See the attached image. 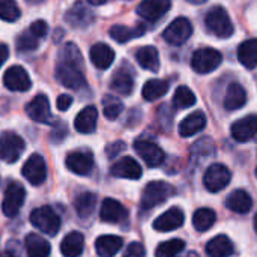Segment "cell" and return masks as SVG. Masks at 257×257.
Here are the masks:
<instances>
[{
	"label": "cell",
	"instance_id": "30",
	"mask_svg": "<svg viewBox=\"0 0 257 257\" xmlns=\"http://www.w3.org/2000/svg\"><path fill=\"white\" fill-rule=\"evenodd\" d=\"M245 102H247V93H245L244 87L238 83H230L226 90V96H224L226 110H229V111L238 110Z\"/></svg>",
	"mask_w": 257,
	"mask_h": 257
},
{
	"label": "cell",
	"instance_id": "35",
	"mask_svg": "<svg viewBox=\"0 0 257 257\" xmlns=\"http://www.w3.org/2000/svg\"><path fill=\"white\" fill-rule=\"evenodd\" d=\"M95 206H96V196L89 191L78 194L74 200V208L81 218H87L95 211Z\"/></svg>",
	"mask_w": 257,
	"mask_h": 257
},
{
	"label": "cell",
	"instance_id": "16",
	"mask_svg": "<svg viewBox=\"0 0 257 257\" xmlns=\"http://www.w3.org/2000/svg\"><path fill=\"white\" fill-rule=\"evenodd\" d=\"M95 20L93 12L84 3H75L65 15V21L74 29H84Z\"/></svg>",
	"mask_w": 257,
	"mask_h": 257
},
{
	"label": "cell",
	"instance_id": "23",
	"mask_svg": "<svg viewBox=\"0 0 257 257\" xmlns=\"http://www.w3.org/2000/svg\"><path fill=\"white\" fill-rule=\"evenodd\" d=\"M123 247V239L114 235H102L95 241V250L99 257H113Z\"/></svg>",
	"mask_w": 257,
	"mask_h": 257
},
{
	"label": "cell",
	"instance_id": "14",
	"mask_svg": "<svg viewBox=\"0 0 257 257\" xmlns=\"http://www.w3.org/2000/svg\"><path fill=\"white\" fill-rule=\"evenodd\" d=\"M3 83L6 86V89L12 90V92H26L30 89L32 81L30 77L27 74V71L23 66H11L5 75H3Z\"/></svg>",
	"mask_w": 257,
	"mask_h": 257
},
{
	"label": "cell",
	"instance_id": "34",
	"mask_svg": "<svg viewBox=\"0 0 257 257\" xmlns=\"http://www.w3.org/2000/svg\"><path fill=\"white\" fill-rule=\"evenodd\" d=\"M167 90H169V83L166 80L154 78V80L146 81V84L142 89V95L146 101L152 102V101H157L161 96H164L167 93Z\"/></svg>",
	"mask_w": 257,
	"mask_h": 257
},
{
	"label": "cell",
	"instance_id": "48",
	"mask_svg": "<svg viewBox=\"0 0 257 257\" xmlns=\"http://www.w3.org/2000/svg\"><path fill=\"white\" fill-rule=\"evenodd\" d=\"M0 257H15V256H14L12 253H8V251H6V253H2V254H0Z\"/></svg>",
	"mask_w": 257,
	"mask_h": 257
},
{
	"label": "cell",
	"instance_id": "42",
	"mask_svg": "<svg viewBox=\"0 0 257 257\" xmlns=\"http://www.w3.org/2000/svg\"><path fill=\"white\" fill-rule=\"evenodd\" d=\"M29 32H30L35 38H38V39L41 41L42 38H45V35H47V32H48V24H47L44 20L33 21V23L30 24V27H29Z\"/></svg>",
	"mask_w": 257,
	"mask_h": 257
},
{
	"label": "cell",
	"instance_id": "46",
	"mask_svg": "<svg viewBox=\"0 0 257 257\" xmlns=\"http://www.w3.org/2000/svg\"><path fill=\"white\" fill-rule=\"evenodd\" d=\"M8 56H9L8 45H6V44H0V66L5 63V60L8 59Z\"/></svg>",
	"mask_w": 257,
	"mask_h": 257
},
{
	"label": "cell",
	"instance_id": "12",
	"mask_svg": "<svg viewBox=\"0 0 257 257\" xmlns=\"http://www.w3.org/2000/svg\"><path fill=\"white\" fill-rule=\"evenodd\" d=\"M26 113L32 120H35L38 123H51L53 122V114L50 110V101L42 93L36 95L26 105Z\"/></svg>",
	"mask_w": 257,
	"mask_h": 257
},
{
	"label": "cell",
	"instance_id": "5",
	"mask_svg": "<svg viewBox=\"0 0 257 257\" xmlns=\"http://www.w3.org/2000/svg\"><path fill=\"white\" fill-rule=\"evenodd\" d=\"M221 62H223V56L218 50L205 47L194 51L191 57V68L197 74H209L215 71L221 65Z\"/></svg>",
	"mask_w": 257,
	"mask_h": 257
},
{
	"label": "cell",
	"instance_id": "25",
	"mask_svg": "<svg viewBox=\"0 0 257 257\" xmlns=\"http://www.w3.org/2000/svg\"><path fill=\"white\" fill-rule=\"evenodd\" d=\"M226 206L232 212L247 214V212H250V209L253 206V200H251V196L245 190H235L233 193H230L227 196Z\"/></svg>",
	"mask_w": 257,
	"mask_h": 257
},
{
	"label": "cell",
	"instance_id": "8",
	"mask_svg": "<svg viewBox=\"0 0 257 257\" xmlns=\"http://www.w3.org/2000/svg\"><path fill=\"white\" fill-rule=\"evenodd\" d=\"M230 178H232V175H230L229 169L226 166L217 163L206 169L205 176H203V185L208 191L218 193L229 185Z\"/></svg>",
	"mask_w": 257,
	"mask_h": 257
},
{
	"label": "cell",
	"instance_id": "13",
	"mask_svg": "<svg viewBox=\"0 0 257 257\" xmlns=\"http://www.w3.org/2000/svg\"><path fill=\"white\" fill-rule=\"evenodd\" d=\"M65 164L69 172L80 176H86L93 169V155L89 151H74L68 154Z\"/></svg>",
	"mask_w": 257,
	"mask_h": 257
},
{
	"label": "cell",
	"instance_id": "28",
	"mask_svg": "<svg viewBox=\"0 0 257 257\" xmlns=\"http://www.w3.org/2000/svg\"><path fill=\"white\" fill-rule=\"evenodd\" d=\"M136 59L139 65L148 71L157 72L160 69V54H158V50L152 45H145L139 48L136 53Z\"/></svg>",
	"mask_w": 257,
	"mask_h": 257
},
{
	"label": "cell",
	"instance_id": "44",
	"mask_svg": "<svg viewBox=\"0 0 257 257\" xmlns=\"http://www.w3.org/2000/svg\"><path fill=\"white\" fill-rule=\"evenodd\" d=\"M72 101H74V99H72V96H69V95L63 93V95H60V96L57 98L56 104H57V108H59L60 111H66V110L71 107Z\"/></svg>",
	"mask_w": 257,
	"mask_h": 257
},
{
	"label": "cell",
	"instance_id": "21",
	"mask_svg": "<svg viewBox=\"0 0 257 257\" xmlns=\"http://www.w3.org/2000/svg\"><path fill=\"white\" fill-rule=\"evenodd\" d=\"M98 120V110L95 105L84 107L75 117L74 126L80 134H92L96 128Z\"/></svg>",
	"mask_w": 257,
	"mask_h": 257
},
{
	"label": "cell",
	"instance_id": "39",
	"mask_svg": "<svg viewBox=\"0 0 257 257\" xmlns=\"http://www.w3.org/2000/svg\"><path fill=\"white\" fill-rule=\"evenodd\" d=\"M102 108H104V116L110 120H114L123 110V104L119 98L105 95L102 98Z\"/></svg>",
	"mask_w": 257,
	"mask_h": 257
},
{
	"label": "cell",
	"instance_id": "15",
	"mask_svg": "<svg viewBox=\"0 0 257 257\" xmlns=\"http://www.w3.org/2000/svg\"><path fill=\"white\" fill-rule=\"evenodd\" d=\"M232 137L236 142H248L257 136V114L241 117L230 126Z\"/></svg>",
	"mask_w": 257,
	"mask_h": 257
},
{
	"label": "cell",
	"instance_id": "24",
	"mask_svg": "<svg viewBox=\"0 0 257 257\" xmlns=\"http://www.w3.org/2000/svg\"><path fill=\"white\" fill-rule=\"evenodd\" d=\"M90 60L98 69H107L114 60V51L110 45L98 42L90 48Z\"/></svg>",
	"mask_w": 257,
	"mask_h": 257
},
{
	"label": "cell",
	"instance_id": "11",
	"mask_svg": "<svg viewBox=\"0 0 257 257\" xmlns=\"http://www.w3.org/2000/svg\"><path fill=\"white\" fill-rule=\"evenodd\" d=\"M21 173H23V176L32 185H41V184H44V181L47 178V166H45L44 158L39 154L30 155L29 160L24 163Z\"/></svg>",
	"mask_w": 257,
	"mask_h": 257
},
{
	"label": "cell",
	"instance_id": "37",
	"mask_svg": "<svg viewBox=\"0 0 257 257\" xmlns=\"http://www.w3.org/2000/svg\"><path fill=\"white\" fill-rule=\"evenodd\" d=\"M196 104V95L193 93V90L187 86H179L175 90L173 95V105L179 110L182 108H188L191 105Z\"/></svg>",
	"mask_w": 257,
	"mask_h": 257
},
{
	"label": "cell",
	"instance_id": "47",
	"mask_svg": "<svg viewBox=\"0 0 257 257\" xmlns=\"http://www.w3.org/2000/svg\"><path fill=\"white\" fill-rule=\"evenodd\" d=\"M182 257H200L196 251H190V253H187V254H184Z\"/></svg>",
	"mask_w": 257,
	"mask_h": 257
},
{
	"label": "cell",
	"instance_id": "31",
	"mask_svg": "<svg viewBox=\"0 0 257 257\" xmlns=\"http://www.w3.org/2000/svg\"><path fill=\"white\" fill-rule=\"evenodd\" d=\"M209 257H229L233 254V244L226 235H218L206 244Z\"/></svg>",
	"mask_w": 257,
	"mask_h": 257
},
{
	"label": "cell",
	"instance_id": "33",
	"mask_svg": "<svg viewBox=\"0 0 257 257\" xmlns=\"http://www.w3.org/2000/svg\"><path fill=\"white\" fill-rule=\"evenodd\" d=\"M145 33V27L143 26H137V27H126L122 24H116L110 29V36L119 42V44H125L134 38H140Z\"/></svg>",
	"mask_w": 257,
	"mask_h": 257
},
{
	"label": "cell",
	"instance_id": "41",
	"mask_svg": "<svg viewBox=\"0 0 257 257\" xmlns=\"http://www.w3.org/2000/svg\"><path fill=\"white\" fill-rule=\"evenodd\" d=\"M39 47V39L35 38L29 30L21 33L18 38H17V48L20 53H27V51H33Z\"/></svg>",
	"mask_w": 257,
	"mask_h": 257
},
{
	"label": "cell",
	"instance_id": "9",
	"mask_svg": "<svg viewBox=\"0 0 257 257\" xmlns=\"http://www.w3.org/2000/svg\"><path fill=\"white\" fill-rule=\"evenodd\" d=\"M191 33H193V26L190 20L179 17L166 27V30L163 32V38L170 45H182L190 39Z\"/></svg>",
	"mask_w": 257,
	"mask_h": 257
},
{
	"label": "cell",
	"instance_id": "49",
	"mask_svg": "<svg viewBox=\"0 0 257 257\" xmlns=\"http://www.w3.org/2000/svg\"><path fill=\"white\" fill-rule=\"evenodd\" d=\"M254 227H256V232H257V214H256V218H254Z\"/></svg>",
	"mask_w": 257,
	"mask_h": 257
},
{
	"label": "cell",
	"instance_id": "1",
	"mask_svg": "<svg viewBox=\"0 0 257 257\" xmlns=\"http://www.w3.org/2000/svg\"><path fill=\"white\" fill-rule=\"evenodd\" d=\"M83 66V57L78 47L72 42H68L59 51L54 69L56 80L68 89H81L86 84Z\"/></svg>",
	"mask_w": 257,
	"mask_h": 257
},
{
	"label": "cell",
	"instance_id": "43",
	"mask_svg": "<svg viewBox=\"0 0 257 257\" xmlns=\"http://www.w3.org/2000/svg\"><path fill=\"white\" fill-rule=\"evenodd\" d=\"M146 256V250H145V247L140 244V242H133V244H130L128 245V248H126V251H125V254L123 257H145Z\"/></svg>",
	"mask_w": 257,
	"mask_h": 257
},
{
	"label": "cell",
	"instance_id": "17",
	"mask_svg": "<svg viewBox=\"0 0 257 257\" xmlns=\"http://www.w3.org/2000/svg\"><path fill=\"white\" fill-rule=\"evenodd\" d=\"M185 215L181 208H170L164 214H161L155 221H154V229L158 232H172L179 229L184 224Z\"/></svg>",
	"mask_w": 257,
	"mask_h": 257
},
{
	"label": "cell",
	"instance_id": "38",
	"mask_svg": "<svg viewBox=\"0 0 257 257\" xmlns=\"http://www.w3.org/2000/svg\"><path fill=\"white\" fill-rule=\"evenodd\" d=\"M185 248V242L182 239H170L166 242H161L157 250L155 257H176Z\"/></svg>",
	"mask_w": 257,
	"mask_h": 257
},
{
	"label": "cell",
	"instance_id": "40",
	"mask_svg": "<svg viewBox=\"0 0 257 257\" xmlns=\"http://www.w3.org/2000/svg\"><path fill=\"white\" fill-rule=\"evenodd\" d=\"M21 12L15 2L12 0H0V18L3 21H17L20 18Z\"/></svg>",
	"mask_w": 257,
	"mask_h": 257
},
{
	"label": "cell",
	"instance_id": "19",
	"mask_svg": "<svg viewBox=\"0 0 257 257\" xmlns=\"http://www.w3.org/2000/svg\"><path fill=\"white\" fill-rule=\"evenodd\" d=\"M111 176L114 178H125V179H139L142 176V167L140 164L131 158V157H123L119 161H116L111 169H110Z\"/></svg>",
	"mask_w": 257,
	"mask_h": 257
},
{
	"label": "cell",
	"instance_id": "7",
	"mask_svg": "<svg viewBox=\"0 0 257 257\" xmlns=\"http://www.w3.org/2000/svg\"><path fill=\"white\" fill-rule=\"evenodd\" d=\"M26 199V191L23 188V185H20L18 182H11L6 190H5V196H3V202H2V211L8 218L15 217Z\"/></svg>",
	"mask_w": 257,
	"mask_h": 257
},
{
	"label": "cell",
	"instance_id": "3",
	"mask_svg": "<svg viewBox=\"0 0 257 257\" xmlns=\"http://www.w3.org/2000/svg\"><path fill=\"white\" fill-rule=\"evenodd\" d=\"M173 194H175V187L173 185H170V184H167L164 181L149 182L145 187L143 194H142V200H140L142 209L149 211V209L161 205L163 202H166Z\"/></svg>",
	"mask_w": 257,
	"mask_h": 257
},
{
	"label": "cell",
	"instance_id": "50",
	"mask_svg": "<svg viewBox=\"0 0 257 257\" xmlns=\"http://www.w3.org/2000/svg\"><path fill=\"white\" fill-rule=\"evenodd\" d=\"M256 176H257V169H256Z\"/></svg>",
	"mask_w": 257,
	"mask_h": 257
},
{
	"label": "cell",
	"instance_id": "45",
	"mask_svg": "<svg viewBox=\"0 0 257 257\" xmlns=\"http://www.w3.org/2000/svg\"><path fill=\"white\" fill-rule=\"evenodd\" d=\"M125 148H126V146H125V143H123V142H114V143L108 145V148H107V155H108V158H114V157H117V154H119V152H122Z\"/></svg>",
	"mask_w": 257,
	"mask_h": 257
},
{
	"label": "cell",
	"instance_id": "4",
	"mask_svg": "<svg viewBox=\"0 0 257 257\" xmlns=\"http://www.w3.org/2000/svg\"><path fill=\"white\" fill-rule=\"evenodd\" d=\"M30 223L45 235L54 236L60 229V217L51 206H41L32 211Z\"/></svg>",
	"mask_w": 257,
	"mask_h": 257
},
{
	"label": "cell",
	"instance_id": "32",
	"mask_svg": "<svg viewBox=\"0 0 257 257\" xmlns=\"http://www.w3.org/2000/svg\"><path fill=\"white\" fill-rule=\"evenodd\" d=\"M238 59L242 66L254 69L257 66V39H247L238 48Z\"/></svg>",
	"mask_w": 257,
	"mask_h": 257
},
{
	"label": "cell",
	"instance_id": "36",
	"mask_svg": "<svg viewBox=\"0 0 257 257\" xmlns=\"http://www.w3.org/2000/svg\"><path fill=\"white\" fill-rule=\"evenodd\" d=\"M215 218H217V215H215V212L212 209L200 208L193 215V226L199 232H206V230H209L214 226Z\"/></svg>",
	"mask_w": 257,
	"mask_h": 257
},
{
	"label": "cell",
	"instance_id": "18",
	"mask_svg": "<svg viewBox=\"0 0 257 257\" xmlns=\"http://www.w3.org/2000/svg\"><path fill=\"white\" fill-rule=\"evenodd\" d=\"M170 6L172 3L166 0H146L137 6V14L148 21H157L166 15Z\"/></svg>",
	"mask_w": 257,
	"mask_h": 257
},
{
	"label": "cell",
	"instance_id": "6",
	"mask_svg": "<svg viewBox=\"0 0 257 257\" xmlns=\"http://www.w3.org/2000/svg\"><path fill=\"white\" fill-rule=\"evenodd\" d=\"M26 149V145H24V140L12 133V131H5L2 136H0V160L5 161V163H15L21 154L24 152Z\"/></svg>",
	"mask_w": 257,
	"mask_h": 257
},
{
	"label": "cell",
	"instance_id": "29",
	"mask_svg": "<svg viewBox=\"0 0 257 257\" xmlns=\"http://www.w3.org/2000/svg\"><path fill=\"white\" fill-rule=\"evenodd\" d=\"M110 87L122 96L131 95V92L134 89V78H133L131 72L125 71V69H117L111 77Z\"/></svg>",
	"mask_w": 257,
	"mask_h": 257
},
{
	"label": "cell",
	"instance_id": "20",
	"mask_svg": "<svg viewBox=\"0 0 257 257\" xmlns=\"http://www.w3.org/2000/svg\"><path fill=\"white\" fill-rule=\"evenodd\" d=\"M99 217L104 223H122L128 217V211L114 199H105L99 209Z\"/></svg>",
	"mask_w": 257,
	"mask_h": 257
},
{
	"label": "cell",
	"instance_id": "22",
	"mask_svg": "<svg viewBox=\"0 0 257 257\" xmlns=\"http://www.w3.org/2000/svg\"><path fill=\"white\" fill-rule=\"evenodd\" d=\"M206 126V116L203 111L197 110L188 114L181 123H179V136L181 137H191L197 133H200Z\"/></svg>",
	"mask_w": 257,
	"mask_h": 257
},
{
	"label": "cell",
	"instance_id": "26",
	"mask_svg": "<svg viewBox=\"0 0 257 257\" xmlns=\"http://www.w3.org/2000/svg\"><path fill=\"white\" fill-rule=\"evenodd\" d=\"M83 250H84V236L80 232L68 233L60 244V253L65 257H80Z\"/></svg>",
	"mask_w": 257,
	"mask_h": 257
},
{
	"label": "cell",
	"instance_id": "27",
	"mask_svg": "<svg viewBox=\"0 0 257 257\" xmlns=\"http://www.w3.org/2000/svg\"><path fill=\"white\" fill-rule=\"evenodd\" d=\"M24 245L29 257H48L51 253L50 242L36 233H29L24 239Z\"/></svg>",
	"mask_w": 257,
	"mask_h": 257
},
{
	"label": "cell",
	"instance_id": "10",
	"mask_svg": "<svg viewBox=\"0 0 257 257\" xmlns=\"http://www.w3.org/2000/svg\"><path fill=\"white\" fill-rule=\"evenodd\" d=\"M134 149L149 167L161 166L164 158H166L163 149L158 145H155L154 142H151V140H145V139L136 140L134 142Z\"/></svg>",
	"mask_w": 257,
	"mask_h": 257
},
{
	"label": "cell",
	"instance_id": "2",
	"mask_svg": "<svg viewBox=\"0 0 257 257\" xmlns=\"http://www.w3.org/2000/svg\"><path fill=\"white\" fill-rule=\"evenodd\" d=\"M205 24L206 29L211 33H214L217 38H230L235 30L232 20L223 6L211 8L205 15Z\"/></svg>",
	"mask_w": 257,
	"mask_h": 257
}]
</instances>
